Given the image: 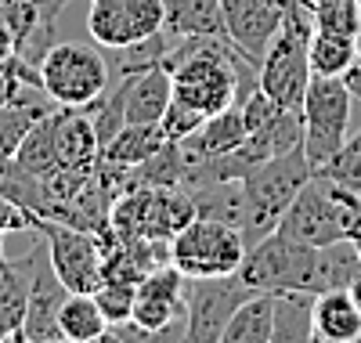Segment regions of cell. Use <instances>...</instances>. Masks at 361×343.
I'll return each instance as SVG.
<instances>
[{
    "mask_svg": "<svg viewBox=\"0 0 361 343\" xmlns=\"http://www.w3.org/2000/svg\"><path fill=\"white\" fill-rule=\"evenodd\" d=\"M221 4H224V22H228L231 44L260 69L271 40H275V33L286 22V11L275 0H221Z\"/></svg>",
    "mask_w": 361,
    "mask_h": 343,
    "instance_id": "cell-13",
    "label": "cell"
},
{
    "mask_svg": "<svg viewBox=\"0 0 361 343\" xmlns=\"http://www.w3.org/2000/svg\"><path fill=\"white\" fill-rule=\"evenodd\" d=\"M221 343H275V293H253L224 325Z\"/></svg>",
    "mask_w": 361,
    "mask_h": 343,
    "instance_id": "cell-19",
    "label": "cell"
},
{
    "mask_svg": "<svg viewBox=\"0 0 361 343\" xmlns=\"http://www.w3.org/2000/svg\"><path fill=\"white\" fill-rule=\"evenodd\" d=\"M15 58H18V40H15L11 29L0 22V69H8Z\"/></svg>",
    "mask_w": 361,
    "mask_h": 343,
    "instance_id": "cell-32",
    "label": "cell"
},
{
    "mask_svg": "<svg viewBox=\"0 0 361 343\" xmlns=\"http://www.w3.org/2000/svg\"><path fill=\"white\" fill-rule=\"evenodd\" d=\"M357 61H361V33H357Z\"/></svg>",
    "mask_w": 361,
    "mask_h": 343,
    "instance_id": "cell-39",
    "label": "cell"
},
{
    "mask_svg": "<svg viewBox=\"0 0 361 343\" xmlns=\"http://www.w3.org/2000/svg\"><path fill=\"white\" fill-rule=\"evenodd\" d=\"M350 105H354V95L343 83V76H311L300 116H304V152L314 170L329 155H336L340 145L347 141Z\"/></svg>",
    "mask_w": 361,
    "mask_h": 343,
    "instance_id": "cell-7",
    "label": "cell"
},
{
    "mask_svg": "<svg viewBox=\"0 0 361 343\" xmlns=\"http://www.w3.org/2000/svg\"><path fill=\"white\" fill-rule=\"evenodd\" d=\"M134 296H137V282H123V278H102V286L94 289V300L102 315L109 318V325L127 322L134 315Z\"/></svg>",
    "mask_w": 361,
    "mask_h": 343,
    "instance_id": "cell-28",
    "label": "cell"
},
{
    "mask_svg": "<svg viewBox=\"0 0 361 343\" xmlns=\"http://www.w3.org/2000/svg\"><path fill=\"white\" fill-rule=\"evenodd\" d=\"M4 235H8V231H0V260H8V249H4Z\"/></svg>",
    "mask_w": 361,
    "mask_h": 343,
    "instance_id": "cell-37",
    "label": "cell"
},
{
    "mask_svg": "<svg viewBox=\"0 0 361 343\" xmlns=\"http://www.w3.org/2000/svg\"><path fill=\"white\" fill-rule=\"evenodd\" d=\"M40 235L47 242V257L54 275L69 293H94L105 278V249L98 231L69 224V221H40Z\"/></svg>",
    "mask_w": 361,
    "mask_h": 343,
    "instance_id": "cell-8",
    "label": "cell"
},
{
    "mask_svg": "<svg viewBox=\"0 0 361 343\" xmlns=\"http://www.w3.org/2000/svg\"><path fill=\"white\" fill-rule=\"evenodd\" d=\"M185 282L170 260L152 267L141 282H137V296H134V322L152 332V336H185L188 322H185Z\"/></svg>",
    "mask_w": 361,
    "mask_h": 343,
    "instance_id": "cell-12",
    "label": "cell"
},
{
    "mask_svg": "<svg viewBox=\"0 0 361 343\" xmlns=\"http://www.w3.org/2000/svg\"><path fill=\"white\" fill-rule=\"evenodd\" d=\"M0 231H40V217L0 192Z\"/></svg>",
    "mask_w": 361,
    "mask_h": 343,
    "instance_id": "cell-31",
    "label": "cell"
},
{
    "mask_svg": "<svg viewBox=\"0 0 361 343\" xmlns=\"http://www.w3.org/2000/svg\"><path fill=\"white\" fill-rule=\"evenodd\" d=\"M18 87H22V83H18L8 69H0V109H4V105H8V102L18 95Z\"/></svg>",
    "mask_w": 361,
    "mask_h": 343,
    "instance_id": "cell-33",
    "label": "cell"
},
{
    "mask_svg": "<svg viewBox=\"0 0 361 343\" xmlns=\"http://www.w3.org/2000/svg\"><path fill=\"white\" fill-rule=\"evenodd\" d=\"M311 311L314 293H275V343L289 339H311Z\"/></svg>",
    "mask_w": 361,
    "mask_h": 343,
    "instance_id": "cell-25",
    "label": "cell"
},
{
    "mask_svg": "<svg viewBox=\"0 0 361 343\" xmlns=\"http://www.w3.org/2000/svg\"><path fill=\"white\" fill-rule=\"evenodd\" d=\"M354 246H357V253H361V228L354 231Z\"/></svg>",
    "mask_w": 361,
    "mask_h": 343,
    "instance_id": "cell-38",
    "label": "cell"
},
{
    "mask_svg": "<svg viewBox=\"0 0 361 343\" xmlns=\"http://www.w3.org/2000/svg\"><path fill=\"white\" fill-rule=\"evenodd\" d=\"M257 289H250L238 271L214 275V278H188L185 282V339L192 343H221L224 325Z\"/></svg>",
    "mask_w": 361,
    "mask_h": 343,
    "instance_id": "cell-9",
    "label": "cell"
},
{
    "mask_svg": "<svg viewBox=\"0 0 361 343\" xmlns=\"http://www.w3.org/2000/svg\"><path fill=\"white\" fill-rule=\"evenodd\" d=\"M314 174H322V177H329L333 184H340V188L361 195V131H357L354 138H347V141L340 145V152L329 155V160H325Z\"/></svg>",
    "mask_w": 361,
    "mask_h": 343,
    "instance_id": "cell-27",
    "label": "cell"
},
{
    "mask_svg": "<svg viewBox=\"0 0 361 343\" xmlns=\"http://www.w3.org/2000/svg\"><path fill=\"white\" fill-rule=\"evenodd\" d=\"M40 235V231H37ZM29 271V303H25V322H22V339L29 343H58L62 339V303L69 296L66 282L54 275L51 257H47V242L40 235V242L29 249V257L22 260Z\"/></svg>",
    "mask_w": 361,
    "mask_h": 343,
    "instance_id": "cell-10",
    "label": "cell"
},
{
    "mask_svg": "<svg viewBox=\"0 0 361 343\" xmlns=\"http://www.w3.org/2000/svg\"><path fill=\"white\" fill-rule=\"evenodd\" d=\"M37 4H40V11H44L47 22H58V11H62L69 0H37Z\"/></svg>",
    "mask_w": 361,
    "mask_h": 343,
    "instance_id": "cell-35",
    "label": "cell"
},
{
    "mask_svg": "<svg viewBox=\"0 0 361 343\" xmlns=\"http://www.w3.org/2000/svg\"><path fill=\"white\" fill-rule=\"evenodd\" d=\"M51 105L54 102L47 98L44 87H29V83L18 87V95L0 109V163L15 160L18 145L25 141L29 131H33V123L51 112Z\"/></svg>",
    "mask_w": 361,
    "mask_h": 343,
    "instance_id": "cell-14",
    "label": "cell"
},
{
    "mask_svg": "<svg viewBox=\"0 0 361 343\" xmlns=\"http://www.w3.org/2000/svg\"><path fill=\"white\" fill-rule=\"evenodd\" d=\"M311 4H300L286 15L282 29L271 40L264 61H260V73L257 83L260 90H267L282 109H300L304 105V95L311 87V33H314V22H311Z\"/></svg>",
    "mask_w": 361,
    "mask_h": 343,
    "instance_id": "cell-2",
    "label": "cell"
},
{
    "mask_svg": "<svg viewBox=\"0 0 361 343\" xmlns=\"http://www.w3.org/2000/svg\"><path fill=\"white\" fill-rule=\"evenodd\" d=\"M22 174H29V177H40V181H47V177H54L58 174V141H54V112H47V116H40L37 123H33V131L25 134V141L18 145V152H15V160H11Z\"/></svg>",
    "mask_w": 361,
    "mask_h": 343,
    "instance_id": "cell-21",
    "label": "cell"
},
{
    "mask_svg": "<svg viewBox=\"0 0 361 343\" xmlns=\"http://www.w3.org/2000/svg\"><path fill=\"white\" fill-rule=\"evenodd\" d=\"M361 275V253L354 239H340L329 246H314V271H311V293L329 289H350V282Z\"/></svg>",
    "mask_w": 361,
    "mask_h": 343,
    "instance_id": "cell-18",
    "label": "cell"
},
{
    "mask_svg": "<svg viewBox=\"0 0 361 343\" xmlns=\"http://www.w3.org/2000/svg\"><path fill=\"white\" fill-rule=\"evenodd\" d=\"M357 228H361V195L340 188L322 174H311V181L279 217L275 231L304 246H329L340 239H354Z\"/></svg>",
    "mask_w": 361,
    "mask_h": 343,
    "instance_id": "cell-1",
    "label": "cell"
},
{
    "mask_svg": "<svg viewBox=\"0 0 361 343\" xmlns=\"http://www.w3.org/2000/svg\"><path fill=\"white\" fill-rule=\"evenodd\" d=\"M311 271L314 246H304L282 231H267L264 239H257L238 264V278L257 293H311Z\"/></svg>",
    "mask_w": 361,
    "mask_h": 343,
    "instance_id": "cell-5",
    "label": "cell"
},
{
    "mask_svg": "<svg viewBox=\"0 0 361 343\" xmlns=\"http://www.w3.org/2000/svg\"><path fill=\"white\" fill-rule=\"evenodd\" d=\"M343 83L350 87V95L361 102V61H357V66H350V69L343 73Z\"/></svg>",
    "mask_w": 361,
    "mask_h": 343,
    "instance_id": "cell-34",
    "label": "cell"
},
{
    "mask_svg": "<svg viewBox=\"0 0 361 343\" xmlns=\"http://www.w3.org/2000/svg\"><path fill=\"white\" fill-rule=\"evenodd\" d=\"M314 167L307 160L304 145L286 152V155H275L260 167H253L246 177H243V188H246V199L253 206V224H257V239H264L267 231L279 228V217L289 210V203L300 195V188L311 181Z\"/></svg>",
    "mask_w": 361,
    "mask_h": 343,
    "instance_id": "cell-6",
    "label": "cell"
},
{
    "mask_svg": "<svg viewBox=\"0 0 361 343\" xmlns=\"http://www.w3.org/2000/svg\"><path fill=\"white\" fill-rule=\"evenodd\" d=\"M163 145H166V138L159 131V123H123V131L102 148V160L116 163V167H141Z\"/></svg>",
    "mask_w": 361,
    "mask_h": 343,
    "instance_id": "cell-22",
    "label": "cell"
},
{
    "mask_svg": "<svg viewBox=\"0 0 361 343\" xmlns=\"http://www.w3.org/2000/svg\"><path fill=\"white\" fill-rule=\"evenodd\" d=\"M127 80V123H159L170 98H173V80L166 66L141 69Z\"/></svg>",
    "mask_w": 361,
    "mask_h": 343,
    "instance_id": "cell-17",
    "label": "cell"
},
{
    "mask_svg": "<svg viewBox=\"0 0 361 343\" xmlns=\"http://www.w3.org/2000/svg\"><path fill=\"white\" fill-rule=\"evenodd\" d=\"M311 22L318 33H336V37H354L361 33V0H314L311 4Z\"/></svg>",
    "mask_w": 361,
    "mask_h": 343,
    "instance_id": "cell-26",
    "label": "cell"
},
{
    "mask_svg": "<svg viewBox=\"0 0 361 343\" xmlns=\"http://www.w3.org/2000/svg\"><path fill=\"white\" fill-rule=\"evenodd\" d=\"M311 339L318 343H354L361 339V311L347 289H329L314 296Z\"/></svg>",
    "mask_w": 361,
    "mask_h": 343,
    "instance_id": "cell-15",
    "label": "cell"
},
{
    "mask_svg": "<svg viewBox=\"0 0 361 343\" xmlns=\"http://www.w3.org/2000/svg\"><path fill=\"white\" fill-rule=\"evenodd\" d=\"M246 249L250 242L238 228L214 221V217H195L188 228H180L170 239V264L185 278H214L238 271Z\"/></svg>",
    "mask_w": 361,
    "mask_h": 343,
    "instance_id": "cell-4",
    "label": "cell"
},
{
    "mask_svg": "<svg viewBox=\"0 0 361 343\" xmlns=\"http://www.w3.org/2000/svg\"><path fill=\"white\" fill-rule=\"evenodd\" d=\"M29 303V271L18 260H0V339L22 343V322Z\"/></svg>",
    "mask_w": 361,
    "mask_h": 343,
    "instance_id": "cell-20",
    "label": "cell"
},
{
    "mask_svg": "<svg viewBox=\"0 0 361 343\" xmlns=\"http://www.w3.org/2000/svg\"><path fill=\"white\" fill-rule=\"evenodd\" d=\"M163 29L177 37H228L221 0H163Z\"/></svg>",
    "mask_w": 361,
    "mask_h": 343,
    "instance_id": "cell-16",
    "label": "cell"
},
{
    "mask_svg": "<svg viewBox=\"0 0 361 343\" xmlns=\"http://www.w3.org/2000/svg\"><path fill=\"white\" fill-rule=\"evenodd\" d=\"M58 325H62V339L90 343V339H105L109 318L102 315L94 293H69L62 303V315H58Z\"/></svg>",
    "mask_w": 361,
    "mask_h": 343,
    "instance_id": "cell-23",
    "label": "cell"
},
{
    "mask_svg": "<svg viewBox=\"0 0 361 343\" xmlns=\"http://www.w3.org/2000/svg\"><path fill=\"white\" fill-rule=\"evenodd\" d=\"M347 293H350V300H354V303H357V311H361V275L350 282V289H347Z\"/></svg>",
    "mask_w": 361,
    "mask_h": 343,
    "instance_id": "cell-36",
    "label": "cell"
},
{
    "mask_svg": "<svg viewBox=\"0 0 361 343\" xmlns=\"http://www.w3.org/2000/svg\"><path fill=\"white\" fill-rule=\"evenodd\" d=\"M163 29V0H90L87 33L98 47L119 51Z\"/></svg>",
    "mask_w": 361,
    "mask_h": 343,
    "instance_id": "cell-11",
    "label": "cell"
},
{
    "mask_svg": "<svg viewBox=\"0 0 361 343\" xmlns=\"http://www.w3.org/2000/svg\"><path fill=\"white\" fill-rule=\"evenodd\" d=\"M202 123H206V116H202L199 109L170 98V105H166V112H163V119H159V131H163L166 141H185V138H192V134L202 127Z\"/></svg>",
    "mask_w": 361,
    "mask_h": 343,
    "instance_id": "cell-29",
    "label": "cell"
},
{
    "mask_svg": "<svg viewBox=\"0 0 361 343\" xmlns=\"http://www.w3.org/2000/svg\"><path fill=\"white\" fill-rule=\"evenodd\" d=\"M40 87L54 105L87 109L112 87V69L90 44H51L40 58Z\"/></svg>",
    "mask_w": 361,
    "mask_h": 343,
    "instance_id": "cell-3",
    "label": "cell"
},
{
    "mask_svg": "<svg viewBox=\"0 0 361 343\" xmlns=\"http://www.w3.org/2000/svg\"><path fill=\"white\" fill-rule=\"evenodd\" d=\"M238 109H243V119H246V131H250V134L260 131V127H267V123L282 112V105L271 98L267 90H260V83L243 98V105H238Z\"/></svg>",
    "mask_w": 361,
    "mask_h": 343,
    "instance_id": "cell-30",
    "label": "cell"
},
{
    "mask_svg": "<svg viewBox=\"0 0 361 343\" xmlns=\"http://www.w3.org/2000/svg\"><path fill=\"white\" fill-rule=\"evenodd\" d=\"M311 73L314 76H343L350 66H357V40L336 37V33H311Z\"/></svg>",
    "mask_w": 361,
    "mask_h": 343,
    "instance_id": "cell-24",
    "label": "cell"
}]
</instances>
